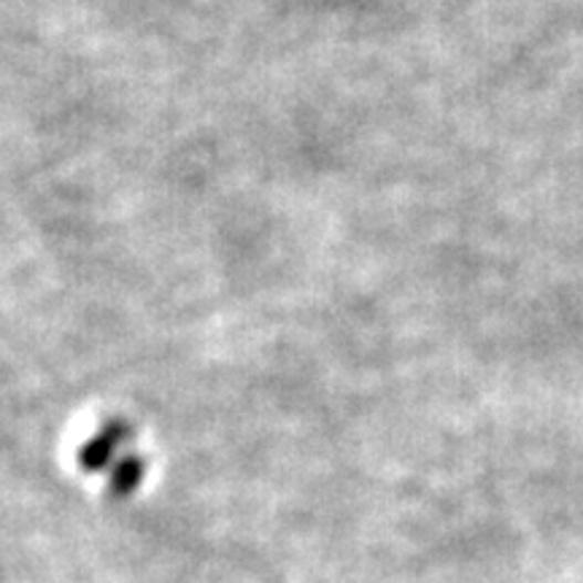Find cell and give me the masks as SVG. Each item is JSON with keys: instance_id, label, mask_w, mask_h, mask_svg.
Listing matches in <instances>:
<instances>
[{"instance_id": "2", "label": "cell", "mask_w": 583, "mask_h": 583, "mask_svg": "<svg viewBox=\"0 0 583 583\" xmlns=\"http://www.w3.org/2000/svg\"><path fill=\"white\" fill-rule=\"evenodd\" d=\"M144 459L135 457V454H127L125 459H119V462L114 465L112 476H108V494H112L114 500L131 497L135 489L140 487V481H144Z\"/></svg>"}, {"instance_id": "1", "label": "cell", "mask_w": 583, "mask_h": 583, "mask_svg": "<svg viewBox=\"0 0 583 583\" xmlns=\"http://www.w3.org/2000/svg\"><path fill=\"white\" fill-rule=\"evenodd\" d=\"M127 427L122 421H108L95 438H90L87 444L79 449V468L87 472H101L114 462V454L119 449V444L125 440Z\"/></svg>"}]
</instances>
